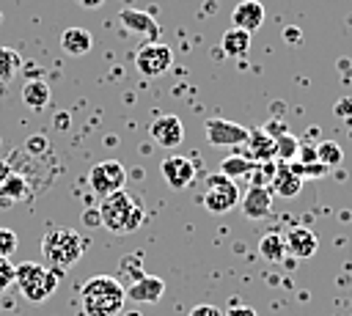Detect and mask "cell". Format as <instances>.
<instances>
[{
	"label": "cell",
	"mask_w": 352,
	"mask_h": 316,
	"mask_svg": "<svg viewBox=\"0 0 352 316\" xmlns=\"http://www.w3.org/2000/svg\"><path fill=\"white\" fill-rule=\"evenodd\" d=\"M264 22V5L258 0H242L234 5V14H231V27H239V30H248V33H256Z\"/></svg>",
	"instance_id": "cell-15"
},
{
	"label": "cell",
	"mask_w": 352,
	"mask_h": 316,
	"mask_svg": "<svg viewBox=\"0 0 352 316\" xmlns=\"http://www.w3.org/2000/svg\"><path fill=\"white\" fill-rule=\"evenodd\" d=\"M16 245H19L16 234H14L11 228H0V256H3V258H8V256L16 250Z\"/></svg>",
	"instance_id": "cell-29"
},
{
	"label": "cell",
	"mask_w": 352,
	"mask_h": 316,
	"mask_svg": "<svg viewBox=\"0 0 352 316\" xmlns=\"http://www.w3.org/2000/svg\"><path fill=\"white\" fill-rule=\"evenodd\" d=\"M140 275H146V272H143V264H140V256H138V253L124 256V258H121V278H126V286L135 283Z\"/></svg>",
	"instance_id": "cell-27"
},
{
	"label": "cell",
	"mask_w": 352,
	"mask_h": 316,
	"mask_svg": "<svg viewBox=\"0 0 352 316\" xmlns=\"http://www.w3.org/2000/svg\"><path fill=\"white\" fill-rule=\"evenodd\" d=\"M14 280L19 286V291L25 294V300L30 302H44L60 283V269L36 264V261H22L14 267Z\"/></svg>",
	"instance_id": "cell-4"
},
{
	"label": "cell",
	"mask_w": 352,
	"mask_h": 316,
	"mask_svg": "<svg viewBox=\"0 0 352 316\" xmlns=\"http://www.w3.org/2000/svg\"><path fill=\"white\" fill-rule=\"evenodd\" d=\"M14 283V264L0 256V294Z\"/></svg>",
	"instance_id": "cell-30"
},
{
	"label": "cell",
	"mask_w": 352,
	"mask_h": 316,
	"mask_svg": "<svg viewBox=\"0 0 352 316\" xmlns=\"http://www.w3.org/2000/svg\"><path fill=\"white\" fill-rule=\"evenodd\" d=\"M160 173L165 179V184L170 190H184L195 181V165L190 157H182V154H170L160 162Z\"/></svg>",
	"instance_id": "cell-9"
},
{
	"label": "cell",
	"mask_w": 352,
	"mask_h": 316,
	"mask_svg": "<svg viewBox=\"0 0 352 316\" xmlns=\"http://www.w3.org/2000/svg\"><path fill=\"white\" fill-rule=\"evenodd\" d=\"M283 242H286V253L294 256V258H311V256L316 253V247H319L316 234H314L311 228H305V225L289 228V231L283 234Z\"/></svg>",
	"instance_id": "cell-13"
},
{
	"label": "cell",
	"mask_w": 352,
	"mask_h": 316,
	"mask_svg": "<svg viewBox=\"0 0 352 316\" xmlns=\"http://www.w3.org/2000/svg\"><path fill=\"white\" fill-rule=\"evenodd\" d=\"M19 63H22V58H19L16 49L0 47V82H8L19 71Z\"/></svg>",
	"instance_id": "cell-24"
},
{
	"label": "cell",
	"mask_w": 352,
	"mask_h": 316,
	"mask_svg": "<svg viewBox=\"0 0 352 316\" xmlns=\"http://www.w3.org/2000/svg\"><path fill=\"white\" fill-rule=\"evenodd\" d=\"M242 201V214L248 220H261L272 212V190L261 184H250L248 192L239 198Z\"/></svg>",
	"instance_id": "cell-12"
},
{
	"label": "cell",
	"mask_w": 352,
	"mask_h": 316,
	"mask_svg": "<svg viewBox=\"0 0 352 316\" xmlns=\"http://www.w3.org/2000/svg\"><path fill=\"white\" fill-rule=\"evenodd\" d=\"M44 146H47L44 137H30V140H28V148H30V151H44Z\"/></svg>",
	"instance_id": "cell-33"
},
{
	"label": "cell",
	"mask_w": 352,
	"mask_h": 316,
	"mask_svg": "<svg viewBox=\"0 0 352 316\" xmlns=\"http://www.w3.org/2000/svg\"><path fill=\"white\" fill-rule=\"evenodd\" d=\"M253 170H256V159L242 157V154H231L220 162V173L228 179H242V176H250Z\"/></svg>",
	"instance_id": "cell-21"
},
{
	"label": "cell",
	"mask_w": 352,
	"mask_h": 316,
	"mask_svg": "<svg viewBox=\"0 0 352 316\" xmlns=\"http://www.w3.org/2000/svg\"><path fill=\"white\" fill-rule=\"evenodd\" d=\"M124 294L132 302H148V305H154L165 294V280L157 278V275H140L135 283L124 286Z\"/></svg>",
	"instance_id": "cell-11"
},
{
	"label": "cell",
	"mask_w": 352,
	"mask_h": 316,
	"mask_svg": "<svg viewBox=\"0 0 352 316\" xmlns=\"http://www.w3.org/2000/svg\"><path fill=\"white\" fill-rule=\"evenodd\" d=\"M316 159H319L324 168H336V165L344 159L341 146H338L336 140H322V143H316Z\"/></svg>",
	"instance_id": "cell-25"
},
{
	"label": "cell",
	"mask_w": 352,
	"mask_h": 316,
	"mask_svg": "<svg viewBox=\"0 0 352 316\" xmlns=\"http://www.w3.org/2000/svg\"><path fill=\"white\" fill-rule=\"evenodd\" d=\"M85 225H102V220H99V212H96V209H88V212H85Z\"/></svg>",
	"instance_id": "cell-34"
},
{
	"label": "cell",
	"mask_w": 352,
	"mask_h": 316,
	"mask_svg": "<svg viewBox=\"0 0 352 316\" xmlns=\"http://www.w3.org/2000/svg\"><path fill=\"white\" fill-rule=\"evenodd\" d=\"M239 203V187L234 179L223 173H212L206 179V192H204V206L212 214H226Z\"/></svg>",
	"instance_id": "cell-5"
},
{
	"label": "cell",
	"mask_w": 352,
	"mask_h": 316,
	"mask_svg": "<svg viewBox=\"0 0 352 316\" xmlns=\"http://www.w3.org/2000/svg\"><path fill=\"white\" fill-rule=\"evenodd\" d=\"M248 151H250V159H256V162H267V159H272L275 157V140L264 132V129H253V132H248Z\"/></svg>",
	"instance_id": "cell-20"
},
{
	"label": "cell",
	"mask_w": 352,
	"mask_h": 316,
	"mask_svg": "<svg viewBox=\"0 0 352 316\" xmlns=\"http://www.w3.org/2000/svg\"><path fill=\"white\" fill-rule=\"evenodd\" d=\"M220 49L228 58H245L250 52V33L239 30V27H228L223 33V38H220Z\"/></svg>",
	"instance_id": "cell-18"
},
{
	"label": "cell",
	"mask_w": 352,
	"mask_h": 316,
	"mask_svg": "<svg viewBox=\"0 0 352 316\" xmlns=\"http://www.w3.org/2000/svg\"><path fill=\"white\" fill-rule=\"evenodd\" d=\"M124 184H126V168L116 159H102L88 170V187L99 198H104L116 190H124Z\"/></svg>",
	"instance_id": "cell-7"
},
{
	"label": "cell",
	"mask_w": 352,
	"mask_h": 316,
	"mask_svg": "<svg viewBox=\"0 0 352 316\" xmlns=\"http://www.w3.org/2000/svg\"><path fill=\"white\" fill-rule=\"evenodd\" d=\"M91 47H94V36H91V30H85V27H66V30L60 33V49H63L66 55L80 58V55L91 52Z\"/></svg>",
	"instance_id": "cell-16"
},
{
	"label": "cell",
	"mask_w": 352,
	"mask_h": 316,
	"mask_svg": "<svg viewBox=\"0 0 352 316\" xmlns=\"http://www.w3.org/2000/svg\"><path fill=\"white\" fill-rule=\"evenodd\" d=\"M226 316H256V311L248 308V305H231V311Z\"/></svg>",
	"instance_id": "cell-32"
},
{
	"label": "cell",
	"mask_w": 352,
	"mask_h": 316,
	"mask_svg": "<svg viewBox=\"0 0 352 316\" xmlns=\"http://www.w3.org/2000/svg\"><path fill=\"white\" fill-rule=\"evenodd\" d=\"M25 179L22 176H8L3 184H0V195H8V198H22L25 195Z\"/></svg>",
	"instance_id": "cell-28"
},
{
	"label": "cell",
	"mask_w": 352,
	"mask_h": 316,
	"mask_svg": "<svg viewBox=\"0 0 352 316\" xmlns=\"http://www.w3.org/2000/svg\"><path fill=\"white\" fill-rule=\"evenodd\" d=\"M187 316H223V311L217 305H195Z\"/></svg>",
	"instance_id": "cell-31"
},
{
	"label": "cell",
	"mask_w": 352,
	"mask_h": 316,
	"mask_svg": "<svg viewBox=\"0 0 352 316\" xmlns=\"http://www.w3.org/2000/svg\"><path fill=\"white\" fill-rule=\"evenodd\" d=\"M148 135H151V140H154L157 146H162V148H176V146H182L184 124H182V118L173 115V113L157 115L154 124H151V129H148Z\"/></svg>",
	"instance_id": "cell-10"
},
{
	"label": "cell",
	"mask_w": 352,
	"mask_h": 316,
	"mask_svg": "<svg viewBox=\"0 0 352 316\" xmlns=\"http://www.w3.org/2000/svg\"><path fill=\"white\" fill-rule=\"evenodd\" d=\"M124 283L113 275H94L80 289V302L85 316H116L124 308Z\"/></svg>",
	"instance_id": "cell-1"
},
{
	"label": "cell",
	"mask_w": 352,
	"mask_h": 316,
	"mask_svg": "<svg viewBox=\"0 0 352 316\" xmlns=\"http://www.w3.org/2000/svg\"><path fill=\"white\" fill-rule=\"evenodd\" d=\"M22 102H25V107L28 110H44L47 104H50V85L44 82V80H28L25 85H22Z\"/></svg>",
	"instance_id": "cell-19"
},
{
	"label": "cell",
	"mask_w": 352,
	"mask_h": 316,
	"mask_svg": "<svg viewBox=\"0 0 352 316\" xmlns=\"http://www.w3.org/2000/svg\"><path fill=\"white\" fill-rule=\"evenodd\" d=\"M270 190L278 192L280 198H294V195H300V190H302V179H300L297 173H292V168L283 162V165L275 168L272 181H270Z\"/></svg>",
	"instance_id": "cell-17"
},
{
	"label": "cell",
	"mask_w": 352,
	"mask_h": 316,
	"mask_svg": "<svg viewBox=\"0 0 352 316\" xmlns=\"http://www.w3.org/2000/svg\"><path fill=\"white\" fill-rule=\"evenodd\" d=\"M289 168H292V173H297L302 181L305 179H322V176H327L330 173V168H324L322 162H286Z\"/></svg>",
	"instance_id": "cell-26"
},
{
	"label": "cell",
	"mask_w": 352,
	"mask_h": 316,
	"mask_svg": "<svg viewBox=\"0 0 352 316\" xmlns=\"http://www.w3.org/2000/svg\"><path fill=\"white\" fill-rule=\"evenodd\" d=\"M118 19H121L124 30L138 33V36H146V41H157V36H160V25H157V19H154L151 14H146V11L124 8V11L118 14Z\"/></svg>",
	"instance_id": "cell-14"
},
{
	"label": "cell",
	"mask_w": 352,
	"mask_h": 316,
	"mask_svg": "<svg viewBox=\"0 0 352 316\" xmlns=\"http://www.w3.org/2000/svg\"><path fill=\"white\" fill-rule=\"evenodd\" d=\"M297 151H300V140L294 135L283 132V135L275 137V157L280 162H294L297 159Z\"/></svg>",
	"instance_id": "cell-23"
},
{
	"label": "cell",
	"mask_w": 352,
	"mask_h": 316,
	"mask_svg": "<svg viewBox=\"0 0 352 316\" xmlns=\"http://www.w3.org/2000/svg\"><path fill=\"white\" fill-rule=\"evenodd\" d=\"M297 36H300L297 27H286V38H289V41H297Z\"/></svg>",
	"instance_id": "cell-36"
},
{
	"label": "cell",
	"mask_w": 352,
	"mask_h": 316,
	"mask_svg": "<svg viewBox=\"0 0 352 316\" xmlns=\"http://www.w3.org/2000/svg\"><path fill=\"white\" fill-rule=\"evenodd\" d=\"M258 256L267 258V261H283V256H286V242H283V236H280L278 231L264 234V236L258 239Z\"/></svg>",
	"instance_id": "cell-22"
},
{
	"label": "cell",
	"mask_w": 352,
	"mask_h": 316,
	"mask_svg": "<svg viewBox=\"0 0 352 316\" xmlns=\"http://www.w3.org/2000/svg\"><path fill=\"white\" fill-rule=\"evenodd\" d=\"M96 212H99L102 225L113 234H129V231L140 228V223H143V206L126 190H116V192L104 195Z\"/></svg>",
	"instance_id": "cell-2"
},
{
	"label": "cell",
	"mask_w": 352,
	"mask_h": 316,
	"mask_svg": "<svg viewBox=\"0 0 352 316\" xmlns=\"http://www.w3.org/2000/svg\"><path fill=\"white\" fill-rule=\"evenodd\" d=\"M204 132H206L209 146H214V148H231V146H245L250 129H245V126L236 124V121L209 118L206 126H204Z\"/></svg>",
	"instance_id": "cell-8"
},
{
	"label": "cell",
	"mask_w": 352,
	"mask_h": 316,
	"mask_svg": "<svg viewBox=\"0 0 352 316\" xmlns=\"http://www.w3.org/2000/svg\"><path fill=\"white\" fill-rule=\"evenodd\" d=\"M85 250L82 236L74 228H52L41 239V256L52 269H69L80 261Z\"/></svg>",
	"instance_id": "cell-3"
},
{
	"label": "cell",
	"mask_w": 352,
	"mask_h": 316,
	"mask_svg": "<svg viewBox=\"0 0 352 316\" xmlns=\"http://www.w3.org/2000/svg\"><path fill=\"white\" fill-rule=\"evenodd\" d=\"M135 66L143 77H160L173 66V49L162 41H143L135 49Z\"/></svg>",
	"instance_id": "cell-6"
},
{
	"label": "cell",
	"mask_w": 352,
	"mask_h": 316,
	"mask_svg": "<svg viewBox=\"0 0 352 316\" xmlns=\"http://www.w3.org/2000/svg\"><path fill=\"white\" fill-rule=\"evenodd\" d=\"M74 3H80V5H85V8H96V5H102L104 0H74Z\"/></svg>",
	"instance_id": "cell-35"
}]
</instances>
